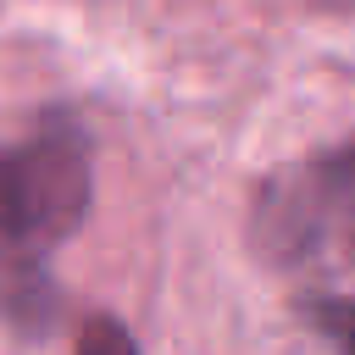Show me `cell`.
Returning a JSON list of instances; mask_svg holds the SVG:
<instances>
[{
  "label": "cell",
  "instance_id": "obj_1",
  "mask_svg": "<svg viewBox=\"0 0 355 355\" xmlns=\"http://www.w3.org/2000/svg\"><path fill=\"white\" fill-rule=\"evenodd\" d=\"M94 200V144L72 111H33L0 133V316L39 333L55 316L50 261Z\"/></svg>",
  "mask_w": 355,
  "mask_h": 355
},
{
  "label": "cell",
  "instance_id": "obj_2",
  "mask_svg": "<svg viewBox=\"0 0 355 355\" xmlns=\"http://www.w3.org/2000/svg\"><path fill=\"white\" fill-rule=\"evenodd\" d=\"M255 239L277 277H288L300 316L355 355V139L277 172L255 205Z\"/></svg>",
  "mask_w": 355,
  "mask_h": 355
},
{
  "label": "cell",
  "instance_id": "obj_3",
  "mask_svg": "<svg viewBox=\"0 0 355 355\" xmlns=\"http://www.w3.org/2000/svg\"><path fill=\"white\" fill-rule=\"evenodd\" d=\"M78 355H139V344H133V333H128L116 316L94 311V316L78 327Z\"/></svg>",
  "mask_w": 355,
  "mask_h": 355
}]
</instances>
